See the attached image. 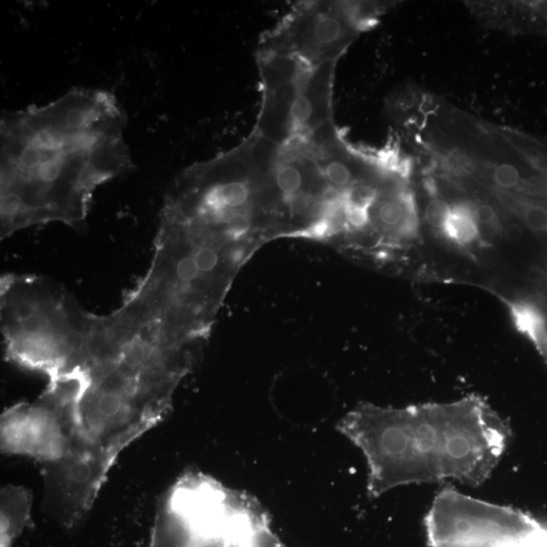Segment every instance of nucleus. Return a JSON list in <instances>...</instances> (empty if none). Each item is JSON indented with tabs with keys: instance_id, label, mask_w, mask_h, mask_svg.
Segmentation results:
<instances>
[{
	"instance_id": "6e6552de",
	"label": "nucleus",
	"mask_w": 547,
	"mask_h": 547,
	"mask_svg": "<svg viewBox=\"0 0 547 547\" xmlns=\"http://www.w3.org/2000/svg\"><path fill=\"white\" fill-rule=\"evenodd\" d=\"M0 437L4 453L28 456L45 466L59 463L74 449L71 404L45 391L34 403L16 404L2 413Z\"/></svg>"
},
{
	"instance_id": "f8f14e48",
	"label": "nucleus",
	"mask_w": 547,
	"mask_h": 547,
	"mask_svg": "<svg viewBox=\"0 0 547 547\" xmlns=\"http://www.w3.org/2000/svg\"><path fill=\"white\" fill-rule=\"evenodd\" d=\"M451 206L440 198L430 201L425 210L426 222L435 231L443 232L448 217H449Z\"/></svg>"
},
{
	"instance_id": "f257e3e1",
	"label": "nucleus",
	"mask_w": 547,
	"mask_h": 547,
	"mask_svg": "<svg viewBox=\"0 0 547 547\" xmlns=\"http://www.w3.org/2000/svg\"><path fill=\"white\" fill-rule=\"evenodd\" d=\"M126 122L115 96L93 89L6 113L0 127L1 239L50 222L84 226L96 189L133 168Z\"/></svg>"
},
{
	"instance_id": "7ed1b4c3",
	"label": "nucleus",
	"mask_w": 547,
	"mask_h": 547,
	"mask_svg": "<svg viewBox=\"0 0 547 547\" xmlns=\"http://www.w3.org/2000/svg\"><path fill=\"white\" fill-rule=\"evenodd\" d=\"M91 323V314L41 278L9 275L1 281V331L7 358L45 374L49 383L84 366Z\"/></svg>"
},
{
	"instance_id": "20e7f679",
	"label": "nucleus",
	"mask_w": 547,
	"mask_h": 547,
	"mask_svg": "<svg viewBox=\"0 0 547 547\" xmlns=\"http://www.w3.org/2000/svg\"><path fill=\"white\" fill-rule=\"evenodd\" d=\"M149 547H287L253 498L213 478L174 491L161 506Z\"/></svg>"
},
{
	"instance_id": "ddd939ff",
	"label": "nucleus",
	"mask_w": 547,
	"mask_h": 547,
	"mask_svg": "<svg viewBox=\"0 0 547 547\" xmlns=\"http://www.w3.org/2000/svg\"><path fill=\"white\" fill-rule=\"evenodd\" d=\"M493 181L500 188L514 189L519 185L521 176L512 164H501L493 171Z\"/></svg>"
},
{
	"instance_id": "9d476101",
	"label": "nucleus",
	"mask_w": 547,
	"mask_h": 547,
	"mask_svg": "<svg viewBox=\"0 0 547 547\" xmlns=\"http://www.w3.org/2000/svg\"><path fill=\"white\" fill-rule=\"evenodd\" d=\"M443 234L459 246L476 243L479 236V224L474 207L466 203L452 205Z\"/></svg>"
},
{
	"instance_id": "39448f33",
	"label": "nucleus",
	"mask_w": 547,
	"mask_h": 547,
	"mask_svg": "<svg viewBox=\"0 0 547 547\" xmlns=\"http://www.w3.org/2000/svg\"><path fill=\"white\" fill-rule=\"evenodd\" d=\"M261 104L254 130L274 144L304 138L333 122L336 63L311 66L294 58L256 52Z\"/></svg>"
},
{
	"instance_id": "dca6fc26",
	"label": "nucleus",
	"mask_w": 547,
	"mask_h": 547,
	"mask_svg": "<svg viewBox=\"0 0 547 547\" xmlns=\"http://www.w3.org/2000/svg\"><path fill=\"white\" fill-rule=\"evenodd\" d=\"M506 236L510 241H520L523 236V229L520 225L511 224L508 226L507 231H506Z\"/></svg>"
},
{
	"instance_id": "1a4fd4ad",
	"label": "nucleus",
	"mask_w": 547,
	"mask_h": 547,
	"mask_svg": "<svg viewBox=\"0 0 547 547\" xmlns=\"http://www.w3.org/2000/svg\"><path fill=\"white\" fill-rule=\"evenodd\" d=\"M0 502V547H14L31 520V495L24 486H6Z\"/></svg>"
},
{
	"instance_id": "9b49d317",
	"label": "nucleus",
	"mask_w": 547,
	"mask_h": 547,
	"mask_svg": "<svg viewBox=\"0 0 547 547\" xmlns=\"http://www.w3.org/2000/svg\"><path fill=\"white\" fill-rule=\"evenodd\" d=\"M510 308L518 330L533 342L547 362V328L544 316L536 307L524 302L511 303Z\"/></svg>"
},
{
	"instance_id": "2eb2a0df",
	"label": "nucleus",
	"mask_w": 547,
	"mask_h": 547,
	"mask_svg": "<svg viewBox=\"0 0 547 547\" xmlns=\"http://www.w3.org/2000/svg\"><path fill=\"white\" fill-rule=\"evenodd\" d=\"M474 211H476V218H478L479 224L491 225V226H493V225L496 224L497 216H496V213L490 205H476V207H474Z\"/></svg>"
},
{
	"instance_id": "0eeeda50",
	"label": "nucleus",
	"mask_w": 547,
	"mask_h": 547,
	"mask_svg": "<svg viewBox=\"0 0 547 547\" xmlns=\"http://www.w3.org/2000/svg\"><path fill=\"white\" fill-rule=\"evenodd\" d=\"M429 547H547V525L528 513L446 486L426 515Z\"/></svg>"
},
{
	"instance_id": "4468645a",
	"label": "nucleus",
	"mask_w": 547,
	"mask_h": 547,
	"mask_svg": "<svg viewBox=\"0 0 547 547\" xmlns=\"http://www.w3.org/2000/svg\"><path fill=\"white\" fill-rule=\"evenodd\" d=\"M524 221L534 231H547V209L538 206L530 207L524 213Z\"/></svg>"
},
{
	"instance_id": "f03ea898",
	"label": "nucleus",
	"mask_w": 547,
	"mask_h": 547,
	"mask_svg": "<svg viewBox=\"0 0 547 547\" xmlns=\"http://www.w3.org/2000/svg\"><path fill=\"white\" fill-rule=\"evenodd\" d=\"M338 430L366 457L371 498L398 486L446 479L483 485L512 437L509 422L478 396L403 408L362 403Z\"/></svg>"
},
{
	"instance_id": "423d86ee",
	"label": "nucleus",
	"mask_w": 547,
	"mask_h": 547,
	"mask_svg": "<svg viewBox=\"0 0 547 547\" xmlns=\"http://www.w3.org/2000/svg\"><path fill=\"white\" fill-rule=\"evenodd\" d=\"M386 7L377 2H296L261 36L256 52L294 58L311 66L338 63Z\"/></svg>"
}]
</instances>
